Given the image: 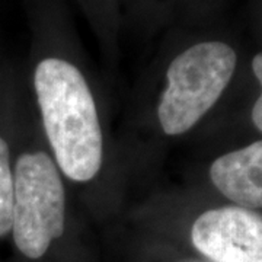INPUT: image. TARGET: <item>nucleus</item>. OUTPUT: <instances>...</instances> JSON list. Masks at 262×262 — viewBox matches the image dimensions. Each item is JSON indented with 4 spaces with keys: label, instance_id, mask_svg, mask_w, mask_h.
<instances>
[{
    "label": "nucleus",
    "instance_id": "obj_2",
    "mask_svg": "<svg viewBox=\"0 0 262 262\" xmlns=\"http://www.w3.org/2000/svg\"><path fill=\"white\" fill-rule=\"evenodd\" d=\"M236 53L225 42H201L169 66L168 88L159 103L160 125L169 136L191 130L217 102L233 76Z\"/></svg>",
    "mask_w": 262,
    "mask_h": 262
},
{
    "label": "nucleus",
    "instance_id": "obj_1",
    "mask_svg": "<svg viewBox=\"0 0 262 262\" xmlns=\"http://www.w3.org/2000/svg\"><path fill=\"white\" fill-rule=\"evenodd\" d=\"M34 83L58 166L67 178L91 181L102 165V131L84 77L69 61L46 58L37 66Z\"/></svg>",
    "mask_w": 262,
    "mask_h": 262
},
{
    "label": "nucleus",
    "instance_id": "obj_7",
    "mask_svg": "<svg viewBox=\"0 0 262 262\" xmlns=\"http://www.w3.org/2000/svg\"><path fill=\"white\" fill-rule=\"evenodd\" d=\"M252 70L256 79L261 83V95L258 98V101L255 102L252 110V121L255 127L259 131H262V53L256 54L252 60Z\"/></svg>",
    "mask_w": 262,
    "mask_h": 262
},
{
    "label": "nucleus",
    "instance_id": "obj_3",
    "mask_svg": "<svg viewBox=\"0 0 262 262\" xmlns=\"http://www.w3.org/2000/svg\"><path fill=\"white\" fill-rule=\"evenodd\" d=\"M12 232L18 249L31 259L47 252L64 232V188L47 153H25L13 177Z\"/></svg>",
    "mask_w": 262,
    "mask_h": 262
},
{
    "label": "nucleus",
    "instance_id": "obj_4",
    "mask_svg": "<svg viewBox=\"0 0 262 262\" xmlns=\"http://www.w3.org/2000/svg\"><path fill=\"white\" fill-rule=\"evenodd\" d=\"M191 239L214 262H262V215L239 206L208 210L195 220Z\"/></svg>",
    "mask_w": 262,
    "mask_h": 262
},
{
    "label": "nucleus",
    "instance_id": "obj_8",
    "mask_svg": "<svg viewBox=\"0 0 262 262\" xmlns=\"http://www.w3.org/2000/svg\"><path fill=\"white\" fill-rule=\"evenodd\" d=\"M191 262H195V261H191Z\"/></svg>",
    "mask_w": 262,
    "mask_h": 262
},
{
    "label": "nucleus",
    "instance_id": "obj_5",
    "mask_svg": "<svg viewBox=\"0 0 262 262\" xmlns=\"http://www.w3.org/2000/svg\"><path fill=\"white\" fill-rule=\"evenodd\" d=\"M210 178L239 207L262 208V140L215 159Z\"/></svg>",
    "mask_w": 262,
    "mask_h": 262
},
{
    "label": "nucleus",
    "instance_id": "obj_6",
    "mask_svg": "<svg viewBox=\"0 0 262 262\" xmlns=\"http://www.w3.org/2000/svg\"><path fill=\"white\" fill-rule=\"evenodd\" d=\"M13 175L10 169L8 143L0 137V237L12 230L13 215Z\"/></svg>",
    "mask_w": 262,
    "mask_h": 262
}]
</instances>
